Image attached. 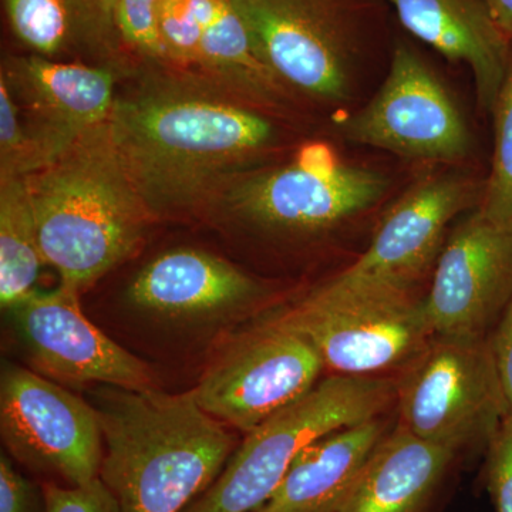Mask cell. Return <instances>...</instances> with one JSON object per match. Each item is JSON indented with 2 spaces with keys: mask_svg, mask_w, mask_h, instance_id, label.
I'll list each match as a JSON object with an SVG mask.
<instances>
[{
  "mask_svg": "<svg viewBox=\"0 0 512 512\" xmlns=\"http://www.w3.org/2000/svg\"><path fill=\"white\" fill-rule=\"evenodd\" d=\"M109 130L150 214L184 211L228 188L276 140L274 123L220 92L181 82L117 97Z\"/></svg>",
  "mask_w": 512,
  "mask_h": 512,
  "instance_id": "1",
  "label": "cell"
},
{
  "mask_svg": "<svg viewBox=\"0 0 512 512\" xmlns=\"http://www.w3.org/2000/svg\"><path fill=\"white\" fill-rule=\"evenodd\" d=\"M104 456L100 478L120 512H183L220 477L237 436L205 412L194 390L94 393Z\"/></svg>",
  "mask_w": 512,
  "mask_h": 512,
  "instance_id": "2",
  "label": "cell"
},
{
  "mask_svg": "<svg viewBox=\"0 0 512 512\" xmlns=\"http://www.w3.org/2000/svg\"><path fill=\"white\" fill-rule=\"evenodd\" d=\"M40 248L77 293L130 258L153 215L131 183L109 121L28 175Z\"/></svg>",
  "mask_w": 512,
  "mask_h": 512,
  "instance_id": "3",
  "label": "cell"
},
{
  "mask_svg": "<svg viewBox=\"0 0 512 512\" xmlns=\"http://www.w3.org/2000/svg\"><path fill=\"white\" fill-rule=\"evenodd\" d=\"M396 384L333 375L249 431L214 484L187 512H254L274 494L293 461L316 441L382 416Z\"/></svg>",
  "mask_w": 512,
  "mask_h": 512,
  "instance_id": "4",
  "label": "cell"
},
{
  "mask_svg": "<svg viewBox=\"0 0 512 512\" xmlns=\"http://www.w3.org/2000/svg\"><path fill=\"white\" fill-rule=\"evenodd\" d=\"M299 333L323 366L340 376H372L414 359L433 338L412 291L352 288L328 281L291 311L269 319Z\"/></svg>",
  "mask_w": 512,
  "mask_h": 512,
  "instance_id": "5",
  "label": "cell"
},
{
  "mask_svg": "<svg viewBox=\"0 0 512 512\" xmlns=\"http://www.w3.org/2000/svg\"><path fill=\"white\" fill-rule=\"evenodd\" d=\"M434 338L397 386L400 426L453 451L490 444L508 417L491 342Z\"/></svg>",
  "mask_w": 512,
  "mask_h": 512,
  "instance_id": "6",
  "label": "cell"
},
{
  "mask_svg": "<svg viewBox=\"0 0 512 512\" xmlns=\"http://www.w3.org/2000/svg\"><path fill=\"white\" fill-rule=\"evenodd\" d=\"M389 188L379 171L339 161L325 146L303 148L292 163L239 175L229 210L276 234L316 235L377 204Z\"/></svg>",
  "mask_w": 512,
  "mask_h": 512,
  "instance_id": "7",
  "label": "cell"
},
{
  "mask_svg": "<svg viewBox=\"0 0 512 512\" xmlns=\"http://www.w3.org/2000/svg\"><path fill=\"white\" fill-rule=\"evenodd\" d=\"M350 143L409 160L457 163L471 150L463 113L436 72L413 49L397 46L389 73L362 109L338 123Z\"/></svg>",
  "mask_w": 512,
  "mask_h": 512,
  "instance_id": "8",
  "label": "cell"
},
{
  "mask_svg": "<svg viewBox=\"0 0 512 512\" xmlns=\"http://www.w3.org/2000/svg\"><path fill=\"white\" fill-rule=\"evenodd\" d=\"M0 433L20 463L82 487L100 478V419L92 404L40 373L5 363L0 375Z\"/></svg>",
  "mask_w": 512,
  "mask_h": 512,
  "instance_id": "9",
  "label": "cell"
},
{
  "mask_svg": "<svg viewBox=\"0 0 512 512\" xmlns=\"http://www.w3.org/2000/svg\"><path fill=\"white\" fill-rule=\"evenodd\" d=\"M255 55L282 87L339 103L352 83L353 40L342 0H231Z\"/></svg>",
  "mask_w": 512,
  "mask_h": 512,
  "instance_id": "10",
  "label": "cell"
},
{
  "mask_svg": "<svg viewBox=\"0 0 512 512\" xmlns=\"http://www.w3.org/2000/svg\"><path fill=\"white\" fill-rule=\"evenodd\" d=\"M323 369L308 340L268 320L221 353L194 392L205 412L247 434L305 396Z\"/></svg>",
  "mask_w": 512,
  "mask_h": 512,
  "instance_id": "11",
  "label": "cell"
},
{
  "mask_svg": "<svg viewBox=\"0 0 512 512\" xmlns=\"http://www.w3.org/2000/svg\"><path fill=\"white\" fill-rule=\"evenodd\" d=\"M79 295L60 285L52 292H33L9 309L35 372L66 386L158 389L156 375L143 360L83 315Z\"/></svg>",
  "mask_w": 512,
  "mask_h": 512,
  "instance_id": "12",
  "label": "cell"
},
{
  "mask_svg": "<svg viewBox=\"0 0 512 512\" xmlns=\"http://www.w3.org/2000/svg\"><path fill=\"white\" fill-rule=\"evenodd\" d=\"M483 190L484 185L460 175H436L413 184L383 215L366 251L330 282L412 291L439 258L450 222L480 204Z\"/></svg>",
  "mask_w": 512,
  "mask_h": 512,
  "instance_id": "13",
  "label": "cell"
},
{
  "mask_svg": "<svg viewBox=\"0 0 512 512\" xmlns=\"http://www.w3.org/2000/svg\"><path fill=\"white\" fill-rule=\"evenodd\" d=\"M512 299V227L471 212L441 248L424 299L434 336L483 338Z\"/></svg>",
  "mask_w": 512,
  "mask_h": 512,
  "instance_id": "14",
  "label": "cell"
},
{
  "mask_svg": "<svg viewBox=\"0 0 512 512\" xmlns=\"http://www.w3.org/2000/svg\"><path fill=\"white\" fill-rule=\"evenodd\" d=\"M262 288L225 259L200 249H174L144 266L128 286L140 311L174 320L214 319L258 301Z\"/></svg>",
  "mask_w": 512,
  "mask_h": 512,
  "instance_id": "15",
  "label": "cell"
},
{
  "mask_svg": "<svg viewBox=\"0 0 512 512\" xmlns=\"http://www.w3.org/2000/svg\"><path fill=\"white\" fill-rule=\"evenodd\" d=\"M6 80L35 113L40 126L33 133L52 161L77 138L106 124L117 99L110 70L45 57L16 60Z\"/></svg>",
  "mask_w": 512,
  "mask_h": 512,
  "instance_id": "16",
  "label": "cell"
},
{
  "mask_svg": "<svg viewBox=\"0 0 512 512\" xmlns=\"http://www.w3.org/2000/svg\"><path fill=\"white\" fill-rule=\"evenodd\" d=\"M404 28L454 63L466 64L484 110H493L511 60V39L483 0H389Z\"/></svg>",
  "mask_w": 512,
  "mask_h": 512,
  "instance_id": "17",
  "label": "cell"
},
{
  "mask_svg": "<svg viewBox=\"0 0 512 512\" xmlns=\"http://www.w3.org/2000/svg\"><path fill=\"white\" fill-rule=\"evenodd\" d=\"M454 454L399 426L379 441L336 512H419Z\"/></svg>",
  "mask_w": 512,
  "mask_h": 512,
  "instance_id": "18",
  "label": "cell"
},
{
  "mask_svg": "<svg viewBox=\"0 0 512 512\" xmlns=\"http://www.w3.org/2000/svg\"><path fill=\"white\" fill-rule=\"evenodd\" d=\"M386 436L380 417L323 437L293 461L274 494L254 512H336L367 458Z\"/></svg>",
  "mask_w": 512,
  "mask_h": 512,
  "instance_id": "19",
  "label": "cell"
},
{
  "mask_svg": "<svg viewBox=\"0 0 512 512\" xmlns=\"http://www.w3.org/2000/svg\"><path fill=\"white\" fill-rule=\"evenodd\" d=\"M197 66L255 99L269 100L281 86L255 55L248 30L231 0H202Z\"/></svg>",
  "mask_w": 512,
  "mask_h": 512,
  "instance_id": "20",
  "label": "cell"
},
{
  "mask_svg": "<svg viewBox=\"0 0 512 512\" xmlns=\"http://www.w3.org/2000/svg\"><path fill=\"white\" fill-rule=\"evenodd\" d=\"M0 178V302L10 309L36 292L46 261L26 178Z\"/></svg>",
  "mask_w": 512,
  "mask_h": 512,
  "instance_id": "21",
  "label": "cell"
},
{
  "mask_svg": "<svg viewBox=\"0 0 512 512\" xmlns=\"http://www.w3.org/2000/svg\"><path fill=\"white\" fill-rule=\"evenodd\" d=\"M491 113L494 114L493 164L477 208L491 221L512 227V52Z\"/></svg>",
  "mask_w": 512,
  "mask_h": 512,
  "instance_id": "22",
  "label": "cell"
},
{
  "mask_svg": "<svg viewBox=\"0 0 512 512\" xmlns=\"http://www.w3.org/2000/svg\"><path fill=\"white\" fill-rule=\"evenodd\" d=\"M5 76L0 80V177H28L52 163L39 138L20 121Z\"/></svg>",
  "mask_w": 512,
  "mask_h": 512,
  "instance_id": "23",
  "label": "cell"
},
{
  "mask_svg": "<svg viewBox=\"0 0 512 512\" xmlns=\"http://www.w3.org/2000/svg\"><path fill=\"white\" fill-rule=\"evenodd\" d=\"M13 30L22 42L42 55L62 47L69 30L63 0H6Z\"/></svg>",
  "mask_w": 512,
  "mask_h": 512,
  "instance_id": "24",
  "label": "cell"
},
{
  "mask_svg": "<svg viewBox=\"0 0 512 512\" xmlns=\"http://www.w3.org/2000/svg\"><path fill=\"white\" fill-rule=\"evenodd\" d=\"M158 28L165 60L197 66L202 36L201 0H163Z\"/></svg>",
  "mask_w": 512,
  "mask_h": 512,
  "instance_id": "25",
  "label": "cell"
},
{
  "mask_svg": "<svg viewBox=\"0 0 512 512\" xmlns=\"http://www.w3.org/2000/svg\"><path fill=\"white\" fill-rule=\"evenodd\" d=\"M163 0H114L111 23L127 45L151 59L165 60L158 15Z\"/></svg>",
  "mask_w": 512,
  "mask_h": 512,
  "instance_id": "26",
  "label": "cell"
},
{
  "mask_svg": "<svg viewBox=\"0 0 512 512\" xmlns=\"http://www.w3.org/2000/svg\"><path fill=\"white\" fill-rule=\"evenodd\" d=\"M43 500L46 512H120L116 498L101 478L82 487L46 483Z\"/></svg>",
  "mask_w": 512,
  "mask_h": 512,
  "instance_id": "27",
  "label": "cell"
},
{
  "mask_svg": "<svg viewBox=\"0 0 512 512\" xmlns=\"http://www.w3.org/2000/svg\"><path fill=\"white\" fill-rule=\"evenodd\" d=\"M488 484L497 512H512V420L490 443L488 457Z\"/></svg>",
  "mask_w": 512,
  "mask_h": 512,
  "instance_id": "28",
  "label": "cell"
},
{
  "mask_svg": "<svg viewBox=\"0 0 512 512\" xmlns=\"http://www.w3.org/2000/svg\"><path fill=\"white\" fill-rule=\"evenodd\" d=\"M0 512H39L35 487L5 454L0 457Z\"/></svg>",
  "mask_w": 512,
  "mask_h": 512,
  "instance_id": "29",
  "label": "cell"
},
{
  "mask_svg": "<svg viewBox=\"0 0 512 512\" xmlns=\"http://www.w3.org/2000/svg\"><path fill=\"white\" fill-rule=\"evenodd\" d=\"M491 348L503 384L508 409L507 419L512 420V299L501 315L497 332L491 340Z\"/></svg>",
  "mask_w": 512,
  "mask_h": 512,
  "instance_id": "30",
  "label": "cell"
},
{
  "mask_svg": "<svg viewBox=\"0 0 512 512\" xmlns=\"http://www.w3.org/2000/svg\"><path fill=\"white\" fill-rule=\"evenodd\" d=\"M505 35L512 39V0H483Z\"/></svg>",
  "mask_w": 512,
  "mask_h": 512,
  "instance_id": "31",
  "label": "cell"
},
{
  "mask_svg": "<svg viewBox=\"0 0 512 512\" xmlns=\"http://www.w3.org/2000/svg\"><path fill=\"white\" fill-rule=\"evenodd\" d=\"M94 6L107 16L111 22V12H113L114 0H92Z\"/></svg>",
  "mask_w": 512,
  "mask_h": 512,
  "instance_id": "32",
  "label": "cell"
}]
</instances>
